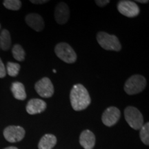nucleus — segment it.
I'll return each mask as SVG.
<instances>
[{"instance_id":"obj_6","label":"nucleus","mask_w":149,"mask_h":149,"mask_svg":"<svg viewBox=\"0 0 149 149\" xmlns=\"http://www.w3.org/2000/svg\"><path fill=\"white\" fill-rule=\"evenodd\" d=\"M117 10L123 15L127 17H135L139 14V8L137 4L132 1L122 0L117 3Z\"/></svg>"},{"instance_id":"obj_12","label":"nucleus","mask_w":149,"mask_h":149,"mask_svg":"<svg viewBox=\"0 0 149 149\" xmlns=\"http://www.w3.org/2000/svg\"><path fill=\"white\" fill-rule=\"evenodd\" d=\"M46 109V103L40 99H31L26 105V111L30 115H35L42 113Z\"/></svg>"},{"instance_id":"obj_7","label":"nucleus","mask_w":149,"mask_h":149,"mask_svg":"<svg viewBox=\"0 0 149 149\" xmlns=\"http://www.w3.org/2000/svg\"><path fill=\"white\" fill-rule=\"evenodd\" d=\"M35 89L39 95L44 98H49L54 94V86L51 80L48 77H43L35 85Z\"/></svg>"},{"instance_id":"obj_11","label":"nucleus","mask_w":149,"mask_h":149,"mask_svg":"<svg viewBox=\"0 0 149 149\" xmlns=\"http://www.w3.org/2000/svg\"><path fill=\"white\" fill-rule=\"evenodd\" d=\"M25 21L29 27L37 32L42 31L44 29V22L42 16L37 13H31L26 16Z\"/></svg>"},{"instance_id":"obj_4","label":"nucleus","mask_w":149,"mask_h":149,"mask_svg":"<svg viewBox=\"0 0 149 149\" xmlns=\"http://www.w3.org/2000/svg\"><path fill=\"white\" fill-rule=\"evenodd\" d=\"M124 117L126 122L135 130H140L144 125V118L141 112L137 108L128 107L124 110Z\"/></svg>"},{"instance_id":"obj_27","label":"nucleus","mask_w":149,"mask_h":149,"mask_svg":"<svg viewBox=\"0 0 149 149\" xmlns=\"http://www.w3.org/2000/svg\"><path fill=\"white\" fill-rule=\"evenodd\" d=\"M0 28H1V25H0Z\"/></svg>"},{"instance_id":"obj_8","label":"nucleus","mask_w":149,"mask_h":149,"mask_svg":"<svg viewBox=\"0 0 149 149\" xmlns=\"http://www.w3.org/2000/svg\"><path fill=\"white\" fill-rule=\"evenodd\" d=\"M25 130L19 126H9L3 130V136L10 143L20 141L25 136Z\"/></svg>"},{"instance_id":"obj_24","label":"nucleus","mask_w":149,"mask_h":149,"mask_svg":"<svg viewBox=\"0 0 149 149\" xmlns=\"http://www.w3.org/2000/svg\"><path fill=\"white\" fill-rule=\"evenodd\" d=\"M136 2H139V3H148V0H137Z\"/></svg>"},{"instance_id":"obj_16","label":"nucleus","mask_w":149,"mask_h":149,"mask_svg":"<svg viewBox=\"0 0 149 149\" xmlns=\"http://www.w3.org/2000/svg\"><path fill=\"white\" fill-rule=\"evenodd\" d=\"M11 46V37L9 31L3 29L0 33V47L3 51H8Z\"/></svg>"},{"instance_id":"obj_13","label":"nucleus","mask_w":149,"mask_h":149,"mask_svg":"<svg viewBox=\"0 0 149 149\" xmlns=\"http://www.w3.org/2000/svg\"><path fill=\"white\" fill-rule=\"evenodd\" d=\"M79 144L84 149H93L95 144V136L92 131L85 130L79 136Z\"/></svg>"},{"instance_id":"obj_25","label":"nucleus","mask_w":149,"mask_h":149,"mask_svg":"<svg viewBox=\"0 0 149 149\" xmlns=\"http://www.w3.org/2000/svg\"><path fill=\"white\" fill-rule=\"evenodd\" d=\"M3 149H18L17 147L15 146H9V147H6V148H3Z\"/></svg>"},{"instance_id":"obj_23","label":"nucleus","mask_w":149,"mask_h":149,"mask_svg":"<svg viewBox=\"0 0 149 149\" xmlns=\"http://www.w3.org/2000/svg\"><path fill=\"white\" fill-rule=\"evenodd\" d=\"M48 1L47 0H42V1H38V0H31V2L33 3H35V4H43V3H45L48 2Z\"/></svg>"},{"instance_id":"obj_18","label":"nucleus","mask_w":149,"mask_h":149,"mask_svg":"<svg viewBox=\"0 0 149 149\" xmlns=\"http://www.w3.org/2000/svg\"><path fill=\"white\" fill-rule=\"evenodd\" d=\"M139 137L141 141L144 144L148 146L149 145V123L144 124L142 127L140 128V133H139Z\"/></svg>"},{"instance_id":"obj_9","label":"nucleus","mask_w":149,"mask_h":149,"mask_svg":"<svg viewBox=\"0 0 149 149\" xmlns=\"http://www.w3.org/2000/svg\"><path fill=\"white\" fill-rule=\"evenodd\" d=\"M121 113L117 108L111 107L105 110L102 116V121L107 126H114L120 118Z\"/></svg>"},{"instance_id":"obj_14","label":"nucleus","mask_w":149,"mask_h":149,"mask_svg":"<svg viewBox=\"0 0 149 149\" xmlns=\"http://www.w3.org/2000/svg\"><path fill=\"white\" fill-rule=\"evenodd\" d=\"M57 144V138L52 134H46L42 137L38 144L39 149H52Z\"/></svg>"},{"instance_id":"obj_22","label":"nucleus","mask_w":149,"mask_h":149,"mask_svg":"<svg viewBox=\"0 0 149 149\" xmlns=\"http://www.w3.org/2000/svg\"><path fill=\"white\" fill-rule=\"evenodd\" d=\"M109 2V0H97V1H95L96 4L100 7L105 6H107Z\"/></svg>"},{"instance_id":"obj_19","label":"nucleus","mask_w":149,"mask_h":149,"mask_svg":"<svg viewBox=\"0 0 149 149\" xmlns=\"http://www.w3.org/2000/svg\"><path fill=\"white\" fill-rule=\"evenodd\" d=\"M3 4L8 10H19L22 6V1L19 0H5Z\"/></svg>"},{"instance_id":"obj_1","label":"nucleus","mask_w":149,"mask_h":149,"mask_svg":"<svg viewBox=\"0 0 149 149\" xmlns=\"http://www.w3.org/2000/svg\"><path fill=\"white\" fill-rule=\"evenodd\" d=\"M70 100L72 108L76 111L86 109L91 102L88 91L80 84L73 86L70 93Z\"/></svg>"},{"instance_id":"obj_3","label":"nucleus","mask_w":149,"mask_h":149,"mask_svg":"<svg viewBox=\"0 0 149 149\" xmlns=\"http://www.w3.org/2000/svg\"><path fill=\"white\" fill-rule=\"evenodd\" d=\"M146 80L144 76L140 74H134L128 78L124 84L125 92L129 95L138 94L142 92L146 88Z\"/></svg>"},{"instance_id":"obj_10","label":"nucleus","mask_w":149,"mask_h":149,"mask_svg":"<svg viewBox=\"0 0 149 149\" xmlns=\"http://www.w3.org/2000/svg\"><path fill=\"white\" fill-rule=\"evenodd\" d=\"M70 17L69 8L64 2H60L56 6L55 9V19L57 24L63 25L68 22Z\"/></svg>"},{"instance_id":"obj_2","label":"nucleus","mask_w":149,"mask_h":149,"mask_svg":"<svg viewBox=\"0 0 149 149\" xmlns=\"http://www.w3.org/2000/svg\"><path fill=\"white\" fill-rule=\"evenodd\" d=\"M97 40L100 46L107 51H120L122 49L120 41L114 35L101 31L97 35Z\"/></svg>"},{"instance_id":"obj_15","label":"nucleus","mask_w":149,"mask_h":149,"mask_svg":"<svg viewBox=\"0 0 149 149\" xmlns=\"http://www.w3.org/2000/svg\"><path fill=\"white\" fill-rule=\"evenodd\" d=\"M11 91L14 97L18 100H25L26 98L25 88L22 83L19 81H15L12 84L11 86Z\"/></svg>"},{"instance_id":"obj_17","label":"nucleus","mask_w":149,"mask_h":149,"mask_svg":"<svg viewBox=\"0 0 149 149\" xmlns=\"http://www.w3.org/2000/svg\"><path fill=\"white\" fill-rule=\"evenodd\" d=\"M12 53L14 58L19 61H24L25 59V51L19 44H15L13 47Z\"/></svg>"},{"instance_id":"obj_21","label":"nucleus","mask_w":149,"mask_h":149,"mask_svg":"<svg viewBox=\"0 0 149 149\" xmlns=\"http://www.w3.org/2000/svg\"><path fill=\"white\" fill-rule=\"evenodd\" d=\"M6 74V70L4 64H3V61L0 58V78L4 77Z\"/></svg>"},{"instance_id":"obj_26","label":"nucleus","mask_w":149,"mask_h":149,"mask_svg":"<svg viewBox=\"0 0 149 149\" xmlns=\"http://www.w3.org/2000/svg\"><path fill=\"white\" fill-rule=\"evenodd\" d=\"M53 72H55H55H56V70L53 69Z\"/></svg>"},{"instance_id":"obj_5","label":"nucleus","mask_w":149,"mask_h":149,"mask_svg":"<svg viewBox=\"0 0 149 149\" xmlns=\"http://www.w3.org/2000/svg\"><path fill=\"white\" fill-rule=\"evenodd\" d=\"M56 55L67 64H72L77 60V55L69 44L65 42L57 44L55 48Z\"/></svg>"},{"instance_id":"obj_20","label":"nucleus","mask_w":149,"mask_h":149,"mask_svg":"<svg viewBox=\"0 0 149 149\" xmlns=\"http://www.w3.org/2000/svg\"><path fill=\"white\" fill-rule=\"evenodd\" d=\"M6 69L7 72H8V74L10 77H16L19 74V72L20 65L17 64V63L9 61V62L7 63Z\"/></svg>"}]
</instances>
